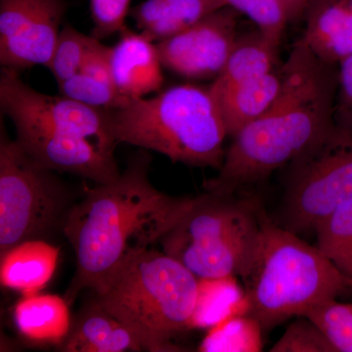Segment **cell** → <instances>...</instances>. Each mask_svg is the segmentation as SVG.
<instances>
[{
	"instance_id": "obj_31",
	"label": "cell",
	"mask_w": 352,
	"mask_h": 352,
	"mask_svg": "<svg viewBox=\"0 0 352 352\" xmlns=\"http://www.w3.org/2000/svg\"><path fill=\"white\" fill-rule=\"evenodd\" d=\"M340 271L342 274L346 275L347 278L352 280V250Z\"/></svg>"
},
{
	"instance_id": "obj_15",
	"label": "cell",
	"mask_w": 352,
	"mask_h": 352,
	"mask_svg": "<svg viewBox=\"0 0 352 352\" xmlns=\"http://www.w3.org/2000/svg\"><path fill=\"white\" fill-rule=\"evenodd\" d=\"M60 248L43 239L29 240L1 254L0 281L23 296L34 295L54 275Z\"/></svg>"
},
{
	"instance_id": "obj_25",
	"label": "cell",
	"mask_w": 352,
	"mask_h": 352,
	"mask_svg": "<svg viewBox=\"0 0 352 352\" xmlns=\"http://www.w3.org/2000/svg\"><path fill=\"white\" fill-rule=\"evenodd\" d=\"M303 317L320 328L335 352H352V302L330 300L312 308Z\"/></svg>"
},
{
	"instance_id": "obj_5",
	"label": "cell",
	"mask_w": 352,
	"mask_h": 352,
	"mask_svg": "<svg viewBox=\"0 0 352 352\" xmlns=\"http://www.w3.org/2000/svg\"><path fill=\"white\" fill-rule=\"evenodd\" d=\"M199 279L154 248L134 252L100 288L95 302L124 324L147 351H182L173 344L190 330Z\"/></svg>"
},
{
	"instance_id": "obj_30",
	"label": "cell",
	"mask_w": 352,
	"mask_h": 352,
	"mask_svg": "<svg viewBox=\"0 0 352 352\" xmlns=\"http://www.w3.org/2000/svg\"><path fill=\"white\" fill-rule=\"evenodd\" d=\"M284 7L289 23L296 22L303 17L309 0H280Z\"/></svg>"
},
{
	"instance_id": "obj_22",
	"label": "cell",
	"mask_w": 352,
	"mask_h": 352,
	"mask_svg": "<svg viewBox=\"0 0 352 352\" xmlns=\"http://www.w3.org/2000/svg\"><path fill=\"white\" fill-rule=\"evenodd\" d=\"M314 231L316 247L340 270L352 250V199L322 219Z\"/></svg>"
},
{
	"instance_id": "obj_9",
	"label": "cell",
	"mask_w": 352,
	"mask_h": 352,
	"mask_svg": "<svg viewBox=\"0 0 352 352\" xmlns=\"http://www.w3.org/2000/svg\"><path fill=\"white\" fill-rule=\"evenodd\" d=\"M289 164L287 229L314 231L322 219L352 199V115L336 110L331 126Z\"/></svg>"
},
{
	"instance_id": "obj_17",
	"label": "cell",
	"mask_w": 352,
	"mask_h": 352,
	"mask_svg": "<svg viewBox=\"0 0 352 352\" xmlns=\"http://www.w3.org/2000/svg\"><path fill=\"white\" fill-rule=\"evenodd\" d=\"M280 43L258 29L238 36L221 73L208 85L210 94H219L276 69Z\"/></svg>"
},
{
	"instance_id": "obj_18",
	"label": "cell",
	"mask_w": 352,
	"mask_h": 352,
	"mask_svg": "<svg viewBox=\"0 0 352 352\" xmlns=\"http://www.w3.org/2000/svg\"><path fill=\"white\" fill-rule=\"evenodd\" d=\"M13 319L20 335L36 344L61 346L72 325L66 298L50 294L23 296Z\"/></svg>"
},
{
	"instance_id": "obj_27",
	"label": "cell",
	"mask_w": 352,
	"mask_h": 352,
	"mask_svg": "<svg viewBox=\"0 0 352 352\" xmlns=\"http://www.w3.org/2000/svg\"><path fill=\"white\" fill-rule=\"evenodd\" d=\"M271 352H335L320 328L307 317H298L285 331Z\"/></svg>"
},
{
	"instance_id": "obj_3",
	"label": "cell",
	"mask_w": 352,
	"mask_h": 352,
	"mask_svg": "<svg viewBox=\"0 0 352 352\" xmlns=\"http://www.w3.org/2000/svg\"><path fill=\"white\" fill-rule=\"evenodd\" d=\"M0 108L12 120L17 142L46 168L94 184L120 175L109 109L43 94L6 68L0 74Z\"/></svg>"
},
{
	"instance_id": "obj_14",
	"label": "cell",
	"mask_w": 352,
	"mask_h": 352,
	"mask_svg": "<svg viewBox=\"0 0 352 352\" xmlns=\"http://www.w3.org/2000/svg\"><path fill=\"white\" fill-rule=\"evenodd\" d=\"M60 349L66 352L144 351L133 333L94 298L72 323Z\"/></svg>"
},
{
	"instance_id": "obj_13",
	"label": "cell",
	"mask_w": 352,
	"mask_h": 352,
	"mask_svg": "<svg viewBox=\"0 0 352 352\" xmlns=\"http://www.w3.org/2000/svg\"><path fill=\"white\" fill-rule=\"evenodd\" d=\"M302 39L322 61L339 65L352 54V0H309Z\"/></svg>"
},
{
	"instance_id": "obj_2",
	"label": "cell",
	"mask_w": 352,
	"mask_h": 352,
	"mask_svg": "<svg viewBox=\"0 0 352 352\" xmlns=\"http://www.w3.org/2000/svg\"><path fill=\"white\" fill-rule=\"evenodd\" d=\"M281 90L258 119L233 136L219 175L204 183L207 193L234 195L291 164L332 124L339 66L322 61L302 38L282 65Z\"/></svg>"
},
{
	"instance_id": "obj_23",
	"label": "cell",
	"mask_w": 352,
	"mask_h": 352,
	"mask_svg": "<svg viewBox=\"0 0 352 352\" xmlns=\"http://www.w3.org/2000/svg\"><path fill=\"white\" fill-rule=\"evenodd\" d=\"M100 43L101 41L91 34L87 36L72 25L62 28L52 59L47 67L57 85L78 74Z\"/></svg>"
},
{
	"instance_id": "obj_28",
	"label": "cell",
	"mask_w": 352,
	"mask_h": 352,
	"mask_svg": "<svg viewBox=\"0 0 352 352\" xmlns=\"http://www.w3.org/2000/svg\"><path fill=\"white\" fill-rule=\"evenodd\" d=\"M131 0H90L94 29L91 36L102 39L120 32L126 27Z\"/></svg>"
},
{
	"instance_id": "obj_19",
	"label": "cell",
	"mask_w": 352,
	"mask_h": 352,
	"mask_svg": "<svg viewBox=\"0 0 352 352\" xmlns=\"http://www.w3.org/2000/svg\"><path fill=\"white\" fill-rule=\"evenodd\" d=\"M110 52L111 47L99 44L78 74L58 85L60 94L95 108L117 109L129 103L113 83Z\"/></svg>"
},
{
	"instance_id": "obj_8",
	"label": "cell",
	"mask_w": 352,
	"mask_h": 352,
	"mask_svg": "<svg viewBox=\"0 0 352 352\" xmlns=\"http://www.w3.org/2000/svg\"><path fill=\"white\" fill-rule=\"evenodd\" d=\"M55 173L9 138L1 126L0 254L25 241L45 240L62 231L76 201Z\"/></svg>"
},
{
	"instance_id": "obj_11",
	"label": "cell",
	"mask_w": 352,
	"mask_h": 352,
	"mask_svg": "<svg viewBox=\"0 0 352 352\" xmlns=\"http://www.w3.org/2000/svg\"><path fill=\"white\" fill-rule=\"evenodd\" d=\"M238 14L231 7H223L179 34L157 43L164 68L190 80L217 78L239 36Z\"/></svg>"
},
{
	"instance_id": "obj_6",
	"label": "cell",
	"mask_w": 352,
	"mask_h": 352,
	"mask_svg": "<svg viewBox=\"0 0 352 352\" xmlns=\"http://www.w3.org/2000/svg\"><path fill=\"white\" fill-rule=\"evenodd\" d=\"M109 113L118 143L160 153L173 163L221 168L228 135L208 87L175 85Z\"/></svg>"
},
{
	"instance_id": "obj_4",
	"label": "cell",
	"mask_w": 352,
	"mask_h": 352,
	"mask_svg": "<svg viewBox=\"0 0 352 352\" xmlns=\"http://www.w3.org/2000/svg\"><path fill=\"white\" fill-rule=\"evenodd\" d=\"M240 278L249 305L247 315L263 331L303 317L352 289V280L318 248L272 223L264 212L256 247Z\"/></svg>"
},
{
	"instance_id": "obj_1",
	"label": "cell",
	"mask_w": 352,
	"mask_h": 352,
	"mask_svg": "<svg viewBox=\"0 0 352 352\" xmlns=\"http://www.w3.org/2000/svg\"><path fill=\"white\" fill-rule=\"evenodd\" d=\"M151 163L150 154L139 152L118 177L87 189L69 210L62 228L76 256L69 305L85 289L97 291L134 252L160 244L193 205L195 198L157 190Z\"/></svg>"
},
{
	"instance_id": "obj_20",
	"label": "cell",
	"mask_w": 352,
	"mask_h": 352,
	"mask_svg": "<svg viewBox=\"0 0 352 352\" xmlns=\"http://www.w3.org/2000/svg\"><path fill=\"white\" fill-rule=\"evenodd\" d=\"M249 305L244 287L237 277L199 279L195 309L190 321L192 329H210L236 316L248 314Z\"/></svg>"
},
{
	"instance_id": "obj_7",
	"label": "cell",
	"mask_w": 352,
	"mask_h": 352,
	"mask_svg": "<svg viewBox=\"0 0 352 352\" xmlns=\"http://www.w3.org/2000/svg\"><path fill=\"white\" fill-rule=\"evenodd\" d=\"M263 212L256 199L206 192L160 241L162 251L198 279L240 277L256 247Z\"/></svg>"
},
{
	"instance_id": "obj_12",
	"label": "cell",
	"mask_w": 352,
	"mask_h": 352,
	"mask_svg": "<svg viewBox=\"0 0 352 352\" xmlns=\"http://www.w3.org/2000/svg\"><path fill=\"white\" fill-rule=\"evenodd\" d=\"M110 67L115 87L126 101L144 98L163 87L164 67L156 43L126 25L111 47Z\"/></svg>"
},
{
	"instance_id": "obj_26",
	"label": "cell",
	"mask_w": 352,
	"mask_h": 352,
	"mask_svg": "<svg viewBox=\"0 0 352 352\" xmlns=\"http://www.w3.org/2000/svg\"><path fill=\"white\" fill-rule=\"evenodd\" d=\"M226 6L244 14L259 31L281 41L289 21L280 0H223Z\"/></svg>"
},
{
	"instance_id": "obj_16",
	"label": "cell",
	"mask_w": 352,
	"mask_h": 352,
	"mask_svg": "<svg viewBox=\"0 0 352 352\" xmlns=\"http://www.w3.org/2000/svg\"><path fill=\"white\" fill-rule=\"evenodd\" d=\"M283 82L282 66L261 78L240 83L212 95L226 126L227 135L235 136L258 119L276 100Z\"/></svg>"
},
{
	"instance_id": "obj_24",
	"label": "cell",
	"mask_w": 352,
	"mask_h": 352,
	"mask_svg": "<svg viewBox=\"0 0 352 352\" xmlns=\"http://www.w3.org/2000/svg\"><path fill=\"white\" fill-rule=\"evenodd\" d=\"M223 0H164V17L152 39L160 43L226 7Z\"/></svg>"
},
{
	"instance_id": "obj_21",
	"label": "cell",
	"mask_w": 352,
	"mask_h": 352,
	"mask_svg": "<svg viewBox=\"0 0 352 352\" xmlns=\"http://www.w3.org/2000/svg\"><path fill=\"white\" fill-rule=\"evenodd\" d=\"M263 328L250 315H236L210 329L201 352H258L263 349Z\"/></svg>"
},
{
	"instance_id": "obj_10",
	"label": "cell",
	"mask_w": 352,
	"mask_h": 352,
	"mask_svg": "<svg viewBox=\"0 0 352 352\" xmlns=\"http://www.w3.org/2000/svg\"><path fill=\"white\" fill-rule=\"evenodd\" d=\"M66 11L64 0H0L2 68H47Z\"/></svg>"
},
{
	"instance_id": "obj_29",
	"label": "cell",
	"mask_w": 352,
	"mask_h": 352,
	"mask_svg": "<svg viewBox=\"0 0 352 352\" xmlns=\"http://www.w3.org/2000/svg\"><path fill=\"white\" fill-rule=\"evenodd\" d=\"M337 109L339 112L352 115V54L340 62Z\"/></svg>"
}]
</instances>
